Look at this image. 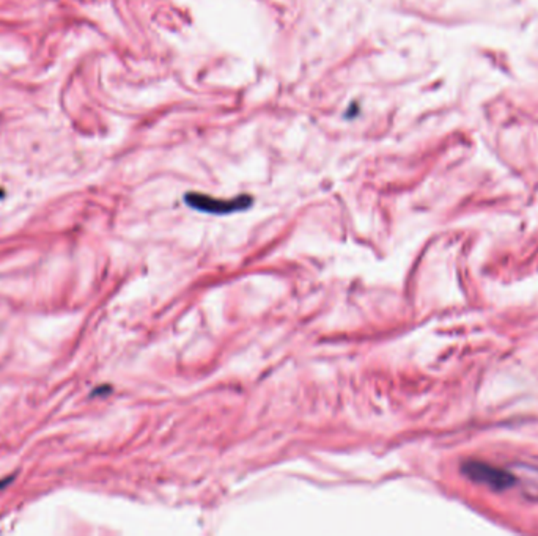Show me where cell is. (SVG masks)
<instances>
[{"mask_svg":"<svg viewBox=\"0 0 538 536\" xmlns=\"http://www.w3.org/2000/svg\"><path fill=\"white\" fill-rule=\"evenodd\" d=\"M461 472L477 484H485L492 490H505L515 486L516 476L509 470L492 466L482 461H467L461 466Z\"/></svg>","mask_w":538,"mask_h":536,"instance_id":"cell-1","label":"cell"},{"mask_svg":"<svg viewBox=\"0 0 538 536\" xmlns=\"http://www.w3.org/2000/svg\"><path fill=\"white\" fill-rule=\"evenodd\" d=\"M186 203L197 211L209 212V214H230V212L247 209L252 205V198L241 195L235 200H214L202 193H188Z\"/></svg>","mask_w":538,"mask_h":536,"instance_id":"cell-2","label":"cell"},{"mask_svg":"<svg viewBox=\"0 0 538 536\" xmlns=\"http://www.w3.org/2000/svg\"><path fill=\"white\" fill-rule=\"evenodd\" d=\"M4 195H5V192H4V189H2V187H0V200H2V198H4Z\"/></svg>","mask_w":538,"mask_h":536,"instance_id":"cell-3","label":"cell"}]
</instances>
